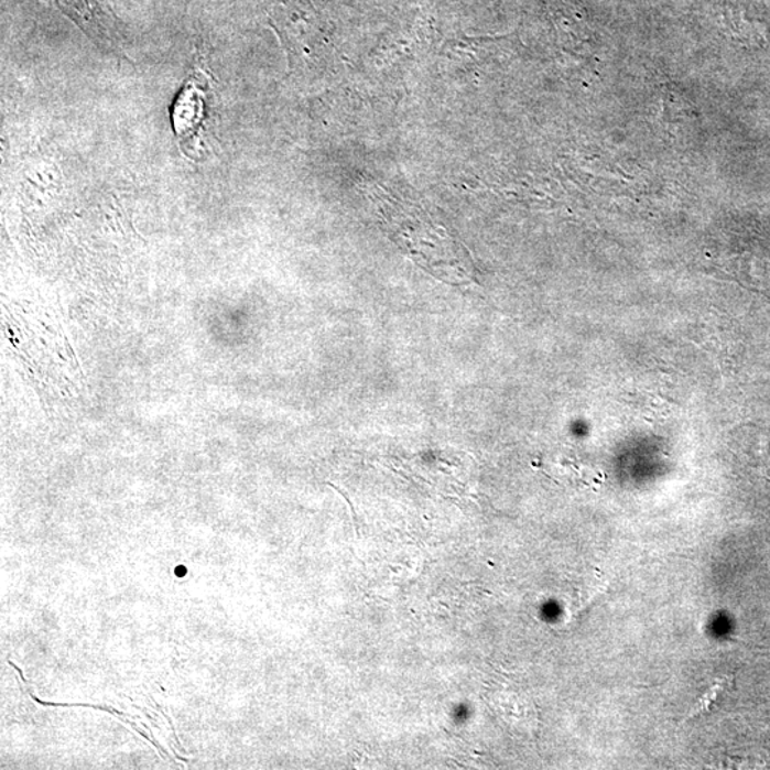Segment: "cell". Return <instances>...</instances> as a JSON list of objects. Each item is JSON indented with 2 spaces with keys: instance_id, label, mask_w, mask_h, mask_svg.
<instances>
[{
  "instance_id": "cell-1",
  "label": "cell",
  "mask_w": 770,
  "mask_h": 770,
  "mask_svg": "<svg viewBox=\"0 0 770 770\" xmlns=\"http://www.w3.org/2000/svg\"><path fill=\"white\" fill-rule=\"evenodd\" d=\"M208 76L198 66L195 74L186 82L176 104L173 106L172 119L178 148L187 156L200 154L202 129L206 116Z\"/></svg>"
},
{
  "instance_id": "cell-2",
  "label": "cell",
  "mask_w": 770,
  "mask_h": 770,
  "mask_svg": "<svg viewBox=\"0 0 770 770\" xmlns=\"http://www.w3.org/2000/svg\"><path fill=\"white\" fill-rule=\"evenodd\" d=\"M734 686V676L719 677V680L716 681L715 684L712 685L709 690L706 691L705 694L699 697V701L696 702L694 708H692V711L690 712V715L686 716L685 722L702 718V716L709 715L712 714V712L718 709L722 705V702H724L726 697L730 695V692H733Z\"/></svg>"
}]
</instances>
